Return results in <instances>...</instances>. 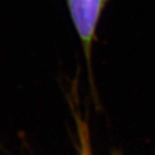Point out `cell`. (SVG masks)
<instances>
[{
    "instance_id": "6da1fadb",
    "label": "cell",
    "mask_w": 155,
    "mask_h": 155,
    "mask_svg": "<svg viewBox=\"0 0 155 155\" xmlns=\"http://www.w3.org/2000/svg\"><path fill=\"white\" fill-rule=\"evenodd\" d=\"M108 0H66L68 11L74 26L91 72L93 46L97 28Z\"/></svg>"
},
{
    "instance_id": "7a4b0ae2",
    "label": "cell",
    "mask_w": 155,
    "mask_h": 155,
    "mask_svg": "<svg viewBox=\"0 0 155 155\" xmlns=\"http://www.w3.org/2000/svg\"><path fill=\"white\" fill-rule=\"evenodd\" d=\"M80 130V140H81V149H82V155H91L90 145H88V137L87 133L83 127H79Z\"/></svg>"
}]
</instances>
